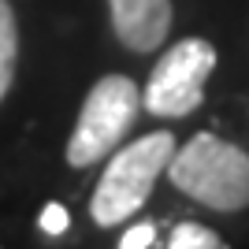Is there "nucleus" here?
Segmentation results:
<instances>
[{"label":"nucleus","mask_w":249,"mask_h":249,"mask_svg":"<svg viewBox=\"0 0 249 249\" xmlns=\"http://www.w3.org/2000/svg\"><path fill=\"white\" fill-rule=\"evenodd\" d=\"M171 186L212 212H242L249 208V153L234 142L208 134H194L167 160Z\"/></svg>","instance_id":"obj_1"},{"label":"nucleus","mask_w":249,"mask_h":249,"mask_svg":"<svg viewBox=\"0 0 249 249\" xmlns=\"http://www.w3.org/2000/svg\"><path fill=\"white\" fill-rule=\"evenodd\" d=\"M175 156V134L171 130H153L108 160L101 182L93 190L89 212L97 227H115L138 212L149 201L156 178L167 171V160Z\"/></svg>","instance_id":"obj_2"},{"label":"nucleus","mask_w":249,"mask_h":249,"mask_svg":"<svg viewBox=\"0 0 249 249\" xmlns=\"http://www.w3.org/2000/svg\"><path fill=\"white\" fill-rule=\"evenodd\" d=\"M142 112V89L126 74H104L97 78L93 89L86 93L78 123L67 142V164L71 167H89L115 153V145L126 138Z\"/></svg>","instance_id":"obj_3"},{"label":"nucleus","mask_w":249,"mask_h":249,"mask_svg":"<svg viewBox=\"0 0 249 249\" xmlns=\"http://www.w3.org/2000/svg\"><path fill=\"white\" fill-rule=\"evenodd\" d=\"M216 71V49L205 37H182L156 60L142 93V108L156 119H182L205 101V82Z\"/></svg>","instance_id":"obj_4"},{"label":"nucleus","mask_w":249,"mask_h":249,"mask_svg":"<svg viewBox=\"0 0 249 249\" xmlns=\"http://www.w3.org/2000/svg\"><path fill=\"white\" fill-rule=\"evenodd\" d=\"M112 30L130 52H153L167 41L171 0H108Z\"/></svg>","instance_id":"obj_5"},{"label":"nucleus","mask_w":249,"mask_h":249,"mask_svg":"<svg viewBox=\"0 0 249 249\" xmlns=\"http://www.w3.org/2000/svg\"><path fill=\"white\" fill-rule=\"evenodd\" d=\"M15 63H19V26H15L11 4L0 0V101L15 82Z\"/></svg>","instance_id":"obj_6"},{"label":"nucleus","mask_w":249,"mask_h":249,"mask_svg":"<svg viewBox=\"0 0 249 249\" xmlns=\"http://www.w3.org/2000/svg\"><path fill=\"white\" fill-rule=\"evenodd\" d=\"M167 249H227V242L219 238L212 227L205 223H175L167 234Z\"/></svg>","instance_id":"obj_7"},{"label":"nucleus","mask_w":249,"mask_h":249,"mask_svg":"<svg viewBox=\"0 0 249 249\" xmlns=\"http://www.w3.org/2000/svg\"><path fill=\"white\" fill-rule=\"evenodd\" d=\"M37 223H41V231H45V234H63V231L71 227V219H67V208H63V205H56V201L41 208V219H37Z\"/></svg>","instance_id":"obj_8"},{"label":"nucleus","mask_w":249,"mask_h":249,"mask_svg":"<svg viewBox=\"0 0 249 249\" xmlns=\"http://www.w3.org/2000/svg\"><path fill=\"white\" fill-rule=\"evenodd\" d=\"M156 238V227L153 223H138V227H130L123 234V242H119V249H149Z\"/></svg>","instance_id":"obj_9"}]
</instances>
